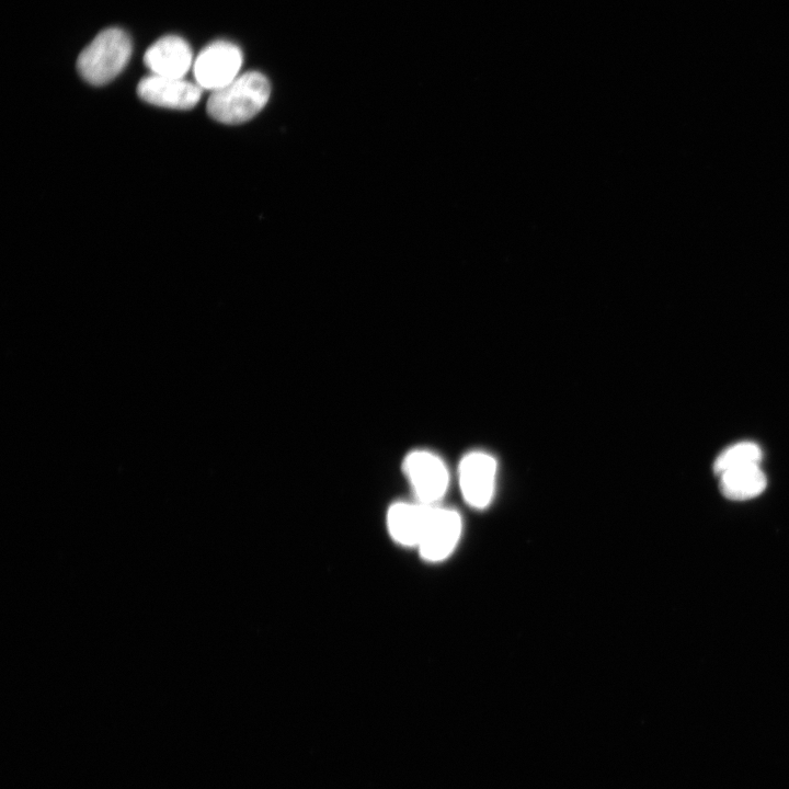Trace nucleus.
Segmentation results:
<instances>
[{
    "mask_svg": "<svg viewBox=\"0 0 789 789\" xmlns=\"http://www.w3.org/2000/svg\"><path fill=\"white\" fill-rule=\"evenodd\" d=\"M144 62L152 75L170 78H183L194 64L188 43L176 35L155 42L146 50Z\"/></svg>",
    "mask_w": 789,
    "mask_h": 789,
    "instance_id": "6e6552de",
    "label": "nucleus"
},
{
    "mask_svg": "<svg viewBox=\"0 0 789 789\" xmlns=\"http://www.w3.org/2000/svg\"><path fill=\"white\" fill-rule=\"evenodd\" d=\"M203 89L183 78H170L150 75L142 78L137 85L138 96L147 103L173 108L190 110L194 107Z\"/></svg>",
    "mask_w": 789,
    "mask_h": 789,
    "instance_id": "0eeeda50",
    "label": "nucleus"
},
{
    "mask_svg": "<svg viewBox=\"0 0 789 789\" xmlns=\"http://www.w3.org/2000/svg\"><path fill=\"white\" fill-rule=\"evenodd\" d=\"M432 505L416 500L395 502L387 512V528L393 541L418 548Z\"/></svg>",
    "mask_w": 789,
    "mask_h": 789,
    "instance_id": "1a4fd4ad",
    "label": "nucleus"
},
{
    "mask_svg": "<svg viewBox=\"0 0 789 789\" xmlns=\"http://www.w3.org/2000/svg\"><path fill=\"white\" fill-rule=\"evenodd\" d=\"M242 52L233 43L216 41L201 50L193 64L196 83L205 90L216 91L239 76Z\"/></svg>",
    "mask_w": 789,
    "mask_h": 789,
    "instance_id": "20e7f679",
    "label": "nucleus"
},
{
    "mask_svg": "<svg viewBox=\"0 0 789 789\" xmlns=\"http://www.w3.org/2000/svg\"><path fill=\"white\" fill-rule=\"evenodd\" d=\"M132 50V39L124 30H103L80 53L78 72L90 84H105L125 68Z\"/></svg>",
    "mask_w": 789,
    "mask_h": 789,
    "instance_id": "f03ea898",
    "label": "nucleus"
},
{
    "mask_svg": "<svg viewBox=\"0 0 789 789\" xmlns=\"http://www.w3.org/2000/svg\"><path fill=\"white\" fill-rule=\"evenodd\" d=\"M402 469L416 501L438 504L449 483L448 469L439 456L426 449L411 450L403 458Z\"/></svg>",
    "mask_w": 789,
    "mask_h": 789,
    "instance_id": "7ed1b4c3",
    "label": "nucleus"
},
{
    "mask_svg": "<svg viewBox=\"0 0 789 789\" xmlns=\"http://www.w3.org/2000/svg\"><path fill=\"white\" fill-rule=\"evenodd\" d=\"M762 450L752 442H741L724 449L713 462V471L721 476L728 471L750 466H759Z\"/></svg>",
    "mask_w": 789,
    "mask_h": 789,
    "instance_id": "9b49d317",
    "label": "nucleus"
},
{
    "mask_svg": "<svg viewBox=\"0 0 789 789\" xmlns=\"http://www.w3.org/2000/svg\"><path fill=\"white\" fill-rule=\"evenodd\" d=\"M721 493L730 500H748L759 495L766 488V477L759 466H750L719 476Z\"/></svg>",
    "mask_w": 789,
    "mask_h": 789,
    "instance_id": "9d476101",
    "label": "nucleus"
},
{
    "mask_svg": "<svg viewBox=\"0 0 789 789\" xmlns=\"http://www.w3.org/2000/svg\"><path fill=\"white\" fill-rule=\"evenodd\" d=\"M461 529V517L455 510L433 504L416 548L420 556L430 562L445 560L457 546Z\"/></svg>",
    "mask_w": 789,
    "mask_h": 789,
    "instance_id": "39448f33",
    "label": "nucleus"
},
{
    "mask_svg": "<svg viewBox=\"0 0 789 789\" xmlns=\"http://www.w3.org/2000/svg\"><path fill=\"white\" fill-rule=\"evenodd\" d=\"M459 485L465 501L472 507H485L494 493L496 461L484 451H471L459 464Z\"/></svg>",
    "mask_w": 789,
    "mask_h": 789,
    "instance_id": "423d86ee",
    "label": "nucleus"
},
{
    "mask_svg": "<svg viewBox=\"0 0 789 789\" xmlns=\"http://www.w3.org/2000/svg\"><path fill=\"white\" fill-rule=\"evenodd\" d=\"M271 85L258 71L239 75L227 85L213 91L206 110L208 115L224 124H240L254 117L267 103Z\"/></svg>",
    "mask_w": 789,
    "mask_h": 789,
    "instance_id": "f257e3e1",
    "label": "nucleus"
}]
</instances>
